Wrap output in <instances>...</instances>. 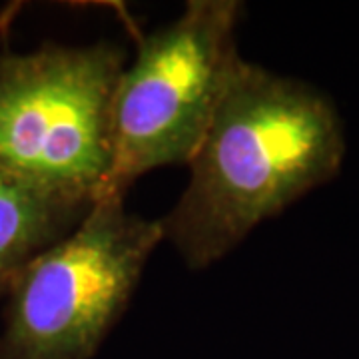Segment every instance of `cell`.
I'll use <instances>...</instances> for the list:
<instances>
[{
    "instance_id": "obj_4",
    "label": "cell",
    "mask_w": 359,
    "mask_h": 359,
    "mask_svg": "<svg viewBox=\"0 0 359 359\" xmlns=\"http://www.w3.org/2000/svg\"><path fill=\"white\" fill-rule=\"evenodd\" d=\"M164 240L160 219L100 198L8 287L0 359H92Z\"/></svg>"
},
{
    "instance_id": "obj_2",
    "label": "cell",
    "mask_w": 359,
    "mask_h": 359,
    "mask_svg": "<svg viewBox=\"0 0 359 359\" xmlns=\"http://www.w3.org/2000/svg\"><path fill=\"white\" fill-rule=\"evenodd\" d=\"M124 58L104 42L0 54V168L65 202L94 204L112 160Z\"/></svg>"
},
{
    "instance_id": "obj_5",
    "label": "cell",
    "mask_w": 359,
    "mask_h": 359,
    "mask_svg": "<svg viewBox=\"0 0 359 359\" xmlns=\"http://www.w3.org/2000/svg\"><path fill=\"white\" fill-rule=\"evenodd\" d=\"M88 210L0 168V271L14 278L32 257L65 238Z\"/></svg>"
},
{
    "instance_id": "obj_6",
    "label": "cell",
    "mask_w": 359,
    "mask_h": 359,
    "mask_svg": "<svg viewBox=\"0 0 359 359\" xmlns=\"http://www.w3.org/2000/svg\"><path fill=\"white\" fill-rule=\"evenodd\" d=\"M11 282H13V276H6V273H2V271H0V295L8 294Z\"/></svg>"
},
{
    "instance_id": "obj_1",
    "label": "cell",
    "mask_w": 359,
    "mask_h": 359,
    "mask_svg": "<svg viewBox=\"0 0 359 359\" xmlns=\"http://www.w3.org/2000/svg\"><path fill=\"white\" fill-rule=\"evenodd\" d=\"M344 156V122L323 92L242 58L188 164L186 192L160 219L164 240L205 268L330 182Z\"/></svg>"
},
{
    "instance_id": "obj_3",
    "label": "cell",
    "mask_w": 359,
    "mask_h": 359,
    "mask_svg": "<svg viewBox=\"0 0 359 359\" xmlns=\"http://www.w3.org/2000/svg\"><path fill=\"white\" fill-rule=\"evenodd\" d=\"M236 0H192L140 44L112 100V160L100 198H124L142 174L190 164L242 62Z\"/></svg>"
}]
</instances>
